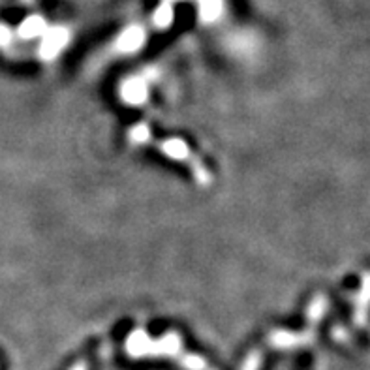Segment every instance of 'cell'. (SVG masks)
<instances>
[{"label":"cell","mask_w":370,"mask_h":370,"mask_svg":"<svg viewBox=\"0 0 370 370\" xmlns=\"http://www.w3.org/2000/svg\"><path fill=\"white\" fill-rule=\"evenodd\" d=\"M62 43H65V36H62L60 30H53L51 34H47V40H45L42 47L43 59H53V57H57L60 49H62Z\"/></svg>","instance_id":"5"},{"label":"cell","mask_w":370,"mask_h":370,"mask_svg":"<svg viewBox=\"0 0 370 370\" xmlns=\"http://www.w3.org/2000/svg\"><path fill=\"white\" fill-rule=\"evenodd\" d=\"M209 370H213V369H209Z\"/></svg>","instance_id":"13"},{"label":"cell","mask_w":370,"mask_h":370,"mask_svg":"<svg viewBox=\"0 0 370 370\" xmlns=\"http://www.w3.org/2000/svg\"><path fill=\"white\" fill-rule=\"evenodd\" d=\"M220 11V0H201V13L205 19H215Z\"/></svg>","instance_id":"9"},{"label":"cell","mask_w":370,"mask_h":370,"mask_svg":"<svg viewBox=\"0 0 370 370\" xmlns=\"http://www.w3.org/2000/svg\"><path fill=\"white\" fill-rule=\"evenodd\" d=\"M155 23L162 28L167 27V25L172 23V10H169V8H160L158 13L155 16Z\"/></svg>","instance_id":"11"},{"label":"cell","mask_w":370,"mask_h":370,"mask_svg":"<svg viewBox=\"0 0 370 370\" xmlns=\"http://www.w3.org/2000/svg\"><path fill=\"white\" fill-rule=\"evenodd\" d=\"M262 361H263L262 349H254V352L248 354L247 359H245L241 370H259V366H262Z\"/></svg>","instance_id":"10"},{"label":"cell","mask_w":370,"mask_h":370,"mask_svg":"<svg viewBox=\"0 0 370 370\" xmlns=\"http://www.w3.org/2000/svg\"><path fill=\"white\" fill-rule=\"evenodd\" d=\"M143 43V33L140 28H130L120 36L118 40V49L124 51V53H130V51H135Z\"/></svg>","instance_id":"4"},{"label":"cell","mask_w":370,"mask_h":370,"mask_svg":"<svg viewBox=\"0 0 370 370\" xmlns=\"http://www.w3.org/2000/svg\"><path fill=\"white\" fill-rule=\"evenodd\" d=\"M70 370H89V363H86V361H79V363H75Z\"/></svg>","instance_id":"12"},{"label":"cell","mask_w":370,"mask_h":370,"mask_svg":"<svg viewBox=\"0 0 370 370\" xmlns=\"http://www.w3.org/2000/svg\"><path fill=\"white\" fill-rule=\"evenodd\" d=\"M43 28H45V25H43L42 19H40V17H33V19L23 23L19 33H21L23 38H36L43 33Z\"/></svg>","instance_id":"8"},{"label":"cell","mask_w":370,"mask_h":370,"mask_svg":"<svg viewBox=\"0 0 370 370\" xmlns=\"http://www.w3.org/2000/svg\"><path fill=\"white\" fill-rule=\"evenodd\" d=\"M175 361L179 363V366L183 370H209L207 366V361L201 357V355H196V354H179L175 357Z\"/></svg>","instance_id":"6"},{"label":"cell","mask_w":370,"mask_h":370,"mask_svg":"<svg viewBox=\"0 0 370 370\" xmlns=\"http://www.w3.org/2000/svg\"><path fill=\"white\" fill-rule=\"evenodd\" d=\"M118 94L126 106H143L149 98V85H147L145 77H141V75L126 77L120 85Z\"/></svg>","instance_id":"3"},{"label":"cell","mask_w":370,"mask_h":370,"mask_svg":"<svg viewBox=\"0 0 370 370\" xmlns=\"http://www.w3.org/2000/svg\"><path fill=\"white\" fill-rule=\"evenodd\" d=\"M126 354L132 359H143V357H177L183 354V340L177 333H167L164 337L152 338L143 331L138 329L126 338Z\"/></svg>","instance_id":"1"},{"label":"cell","mask_w":370,"mask_h":370,"mask_svg":"<svg viewBox=\"0 0 370 370\" xmlns=\"http://www.w3.org/2000/svg\"><path fill=\"white\" fill-rule=\"evenodd\" d=\"M150 138H152V132H150V128L145 123L134 124V126L128 130V140L132 141L134 145H147Z\"/></svg>","instance_id":"7"},{"label":"cell","mask_w":370,"mask_h":370,"mask_svg":"<svg viewBox=\"0 0 370 370\" xmlns=\"http://www.w3.org/2000/svg\"><path fill=\"white\" fill-rule=\"evenodd\" d=\"M147 145L156 147V150H160L162 155L172 158L175 162H183L190 167L196 183L201 184V186H211L213 184V175L207 167L203 166V162L199 160V156H196L192 152V149L188 147V143L184 140H179V138H167V140H156L155 135L150 138Z\"/></svg>","instance_id":"2"}]
</instances>
